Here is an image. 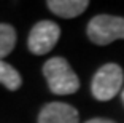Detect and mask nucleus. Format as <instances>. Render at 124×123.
<instances>
[{
	"label": "nucleus",
	"instance_id": "obj_1",
	"mask_svg": "<svg viewBox=\"0 0 124 123\" xmlns=\"http://www.w3.org/2000/svg\"><path fill=\"white\" fill-rule=\"evenodd\" d=\"M43 75L48 82L49 91L59 96L77 93L80 88V78L65 58L56 56L43 64Z\"/></svg>",
	"mask_w": 124,
	"mask_h": 123
},
{
	"label": "nucleus",
	"instance_id": "obj_2",
	"mask_svg": "<svg viewBox=\"0 0 124 123\" xmlns=\"http://www.w3.org/2000/svg\"><path fill=\"white\" fill-rule=\"evenodd\" d=\"M124 83V72L121 66L115 62L102 66L94 74L91 82V91L97 101H110L121 91Z\"/></svg>",
	"mask_w": 124,
	"mask_h": 123
},
{
	"label": "nucleus",
	"instance_id": "obj_3",
	"mask_svg": "<svg viewBox=\"0 0 124 123\" xmlns=\"http://www.w3.org/2000/svg\"><path fill=\"white\" fill-rule=\"evenodd\" d=\"M89 40L95 45L105 47L115 40H124V18L111 15H97L86 27Z\"/></svg>",
	"mask_w": 124,
	"mask_h": 123
},
{
	"label": "nucleus",
	"instance_id": "obj_4",
	"mask_svg": "<svg viewBox=\"0 0 124 123\" xmlns=\"http://www.w3.org/2000/svg\"><path fill=\"white\" fill-rule=\"evenodd\" d=\"M59 37H61V27L54 21L45 19V21L37 22L30 29L27 47H29L30 53L37 54V56L48 54L56 47Z\"/></svg>",
	"mask_w": 124,
	"mask_h": 123
},
{
	"label": "nucleus",
	"instance_id": "obj_5",
	"mask_svg": "<svg viewBox=\"0 0 124 123\" xmlns=\"http://www.w3.org/2000/svg\"><path fill=\"white\" fill-rule=\"evenodd\" d=\"M80 115L73 105L65 102H49L38 114V123H78Z\"/></svg>",
	"mask_w": 124,
	"mask_h": 123
},
{
	"label": "nucleus",
	"instance_id": "obj_6",
	"mask_svg": "<svg viewBox=\"0 0 124 123\" xmlns=\"http://www.w3.org/2000/svg\"><path fill=\"white\" fill-rule=\"evenodd\" d=\"M46 7L61 18H75L86 11L89 7L88 0H49Z\"/></svg>",
	"mask_w": 124,
	"mask_h": 123
},
{
	"label": "nucleus",
	"instance_id": "obj_7",
	"mask_svg": "<svg viewBox=\"0 0 124 123\" xmlns=\"http://www.w3.org/2000/svg\"><path fill=\"white\" fill-rule=\"evenodd\" d=\"M0 83L10 91L19 90V86L22 85V77L19 75V72L2 59H0Z\"/></svg>",
	"mask_w": 124,
	"mask_h": 123
},
{
	"label": "nucleus",
	"instance_id": "obj_8",
	"mask_svg": "<svg viewBox=\"0 0 124 123\" xmlns=\"http://www.w3.org/2000/svg\"><path fill=\"white\" fill-rule=\"evenodd\" d=\"M16 30L13 26L5 24L2 22L0 24V59L8 56L11 51L15 50L16 45Z\"/></svg>",
	"mask_w": 124,
	"mask_h": 123
},
{
	"label": "nucleus",
	"instance_id": "obj_9",
	"mask_svg": "<svg viewBox=\"0 0 124 123\" xmlns=\"http://www.w3.org/2000/svg\"><path fill=\"white\" fill-rule=\"evenodd\" d=\"M84 123H115V122L113 120H108V118H91Z\"/></svg>",
	"mask_w": 124,
	"mask_h": 123
},
{
	"label": "nucleus",
	"instance_id": "obj_10",
	"mask_svg": "<svg viewBox=\"0 0 124 123\" xmlns=\"http://www.w3.org/2000/svg\"><path fill=\"white\" fill-rule=\"evenodd\" d=\"M121 98H123V104H124V91H123V94H121Z\"/></svg>",
	"mask_w": 124,
	"mask_h": 123
}]
</instances>
